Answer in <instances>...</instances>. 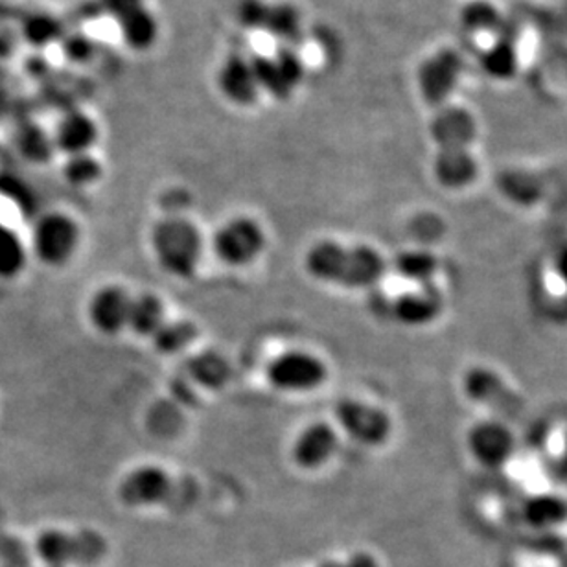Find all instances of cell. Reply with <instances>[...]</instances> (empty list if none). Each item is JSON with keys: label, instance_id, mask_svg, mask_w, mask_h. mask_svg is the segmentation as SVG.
Returning a JSON list of instances; mask_svg holds the SVG:
<instances>
[{"label": "cell", "instance_id": "1f68e13d", "mask_svg": "<svg viewBox=\"0 0 567 567\" xmlns=\"http://www.w3.org/2000/svg\"><path fill=\"white\" fill-rule=\"evenodd\" d=\"M267 12L269 4L264 0H242L238 7L240 23L244 24L245 29L264 30Z\"/></svg>", "mask_w": 567, "mask_h": 567}, {"label": "cell", "instance_id": "30bf717a", "mask_svg": "<svg viewBox=\"0 0 567 567\" xmlns=\"http://www.w3.org/2000/svg\"><path fill=\"white\" fill-rule=\"evenodd\" d=\"M258 86L275 98L290 97L302 80V63L297 54L282 51L269 57H258L253 62Z\"/></svg>", "mask_w": 567, "mask_h": 567}, {"label": "cell", "instance_id": "277c9868", "mask_svg": "<svg viewBox=\"0 0 567 567\" xmlns=\"http://www.w3.org/2000/svg\"><path fill=\"white\" fill-rule=\"evenodd\" d=\"M80 245V227L63 212L40 218L34 229L35 256L52 267L65 266Z\"/></svg>", "mask_w": 567, "mask_h": 567}, {"label": "cell", "instance_id": "8fae6325", "mask_svg": "<svg viewBox=\"0 0 567 567\" xmlns=\"http://www.w3.org/2000/svg\"><path fill=\"white\" fill-rule=\"evenodd\" d=\"M131 297L122 288L108 286L97 291L89 304V319L98 332L105 335L119 334L127 326L130 319Z\"/></svg>", "mask_w": 567, "mask_h": 567}, {"label": "cell", "instance_id": "44dd1931", "mask_svg": "<svg viewBox=\"0 0 567 567\" xmlns=\"http://www.w3.org/2000/svg\"><path fill=\"white\" fill-rule=\"evenodd\" d=\"M163 324H165V310H163V304H160L157 297L144 293V296L131 299L127 326H130L135 334L154 337L155 332H157Z\"/></svg>", "mask_w": 567, "mask_h": 567}, {"label": "cell", "instance_id": "d6986e66", "mask_svg": "<svg viewBox=\"0 0 567 567\" xmlns=\"http://www.w3.org/2000/svg\"><path fill=\"white\" fill-rule=\"evenodd\" d=\"M477 176V163L468 149H441L435 177L446 188L468 187Z\"/></svg>", "mask_w": 567, "mask_h": 567}, {"label": "cell", "instance_id": "8992f818", "mask_svg": "<svg viewBox=\"0 0 567 567\" xmlns=\"http://www.w3.org/2000/svg\"><path fill=\"white\" fill-rule=\"evenodd\" d=\"M335 416L348 437L365 446H378L391 435V420L381 409L359 402L341 400L335 408Z\"/></svg>", "mask_w": 567, "mask_h": 567}, {"label": "cell", "instance_id": "ffe728a7", "mask_svg": "<svg viewBox=\"0 0 567 567\" xmlns=\"http://www.w3.org/2000/svg\"><path fill=\"white\" fill-rule=\"evenodd\" d=\"M119 23L122 40L135 48V51H146L154 45L159 35V24L154 13L146 10V7L138 8L135 12L127 13L124 18L116 21Z\"/></svg>", "mask_w": 567, "mask_h": 567}, {"label": "cell", "instance_id": "9c48e42d", "mask_svg": "<svg viewBox=\"0 0 567 567\" xmlns=\"http://www.w3.org/2000/svg\"><path fill=\"white\" fill-rule=\"evenodd\" d=\"M174 482L157 466H141L130 471L120 482L119 498L127 507L159 505L170 500Z\"/></svg>", "mask_w": 567, "mask_h": 567}, {"label": "cell", "instance_id": "f546056e", "mask_svg": "<svg viewBox=\"0 0 567 567\" xmlns=\"http://www.w3.org/2000/svg\"><path fill=\"white\" fill-rule=\"evenodd\" d=\"M102 176V165L91 154L68 157L63 168V177L73 187H87L97 182Z\"/></svg>", "mask_w": 567, "mask_h": 567}, {"label": "cell", "instance_id": "6da1fadb", "mask_svg": "<svg viewBox=\"0 0 567 567\" xmlns=\"http://www.w3.org/2000/svg\"><path fill=\"white\" fill-rule=\"evenodd\" d=\"M307 267L312 277L343 288H369L386 273V262L378 251L367 245L343 247L335 242L313 245L308 251Z\"/></svg>", "mask_w": 567, "mask_h": 567}, {"label": "cell", "instance_id": "e0dca14e", "mask_svg": "<svg viewBox=\"0 0 567 567\" xmlns=\"http://www.w3.org/2000/svg\"><path fill=\"white\" fill-rule=\"evenodd\" d=\"M465 389L471 400L501 411V413H507L512 405H516L514 403L516 398L493 370L482 369V367L471 369L466 375Z\"/></svg>", "mask_w": 567, "mask_h": 567}, {"label": "cell", "instance_id": "7402d4cb", "mask_svg": "<svg viewBox=\"0 0 567 567\" xmlns=\"http://www.w3.org/2000/svg\"><path fill=\"white\" fill-rule=\"evenodd\" d=\"M21 35L29 45L43 46L54 45L56 41L63 40V24L52 13L34 12L29 13L21 23Z\"/></svg>", "mask_w": 567, "mask_h": 567}, {"label": "cell", "instance_id": "8d00e7d4", "mask_svg": "<svg viewBox=\"0 0 567 567\" xmlns=\"http://www.w3.org/2000/svg\"><path fill=\"white\" fill-rule=\"evenodd\" d=\"M46 567H56V566H46Z\"/></svg>", "mask_w": 567, "mask_h": 567}, {"label": "cell", "instance_id": "d6a6232c", "mask_svg": "<svg viewBox=\"0 0 567 567\" xmlns=\"http://www.w3.org/2000/svg\"><path fill=\"white\" fill-rule=\"evenodd\" d=\"M62 41L63 52H65V56H67L68 59H73V62H86L87 57L91 56V41L84 37V35H63Z\"/></svg>", "mask_w": 567, "mask_h": 567}, {"label": "cell", "instance_id": "2e32d148", "mask_svg": "<svg viewBox=\"0 0 567 567\" xmlns=\"http://www.w3.org/2000/svg\"><path fill=\"white\" fill-rule=\"evenodd\" d=\"M337 448V435L334 427L323 422L308 425L293 444V459L307 470L323 466Z\"/></svg>", "mask_w": 567, "mask_h": 567}, {"label": "cell", "instance_id": "5bb4252c", "mask_svg": "<svg viewBox=\"0 0 567 567\" xmlns=\"http://www.w3.org/2000/svg\"><path fill=\"white\" fill-rule=\"evenodd\" d=\"M218 86L222 89L223 97L238 105L255 102L260 92L255 65L242 56L229 57L227 62L223 63L218 75Z\"/></svg>", "mask_w": 567, "mask_h": 567}, {"label": "cell", "instance_id": "5b68a950", "mask_svg": "<svg viewBox=\"0 0 567 567\" xmlns=\"http://www.w3.org/2000/svg\"><path fill=\"white\" fill-rule=\"evenodd\" d=\"M266 245V236L258 223L249 218H236L218 231L214 251L229 266H245L256 260Z\"/></svg>", "mask_w": 567, "mask_h": 567}, {"label": "cell", "instance_id": "cb8c5ba5", "mask_svg": "<svg viewBox=\"0 0 567 567\" xmlns=\"http://www.w3.org/2000/svg\"><path fill=\"white\" fill-rule=\"evenodd\" d=\"M188 375L201 386L218 389L222 387L231 376L229 364L222 356H218L214 352H204L199 356H193L187 364Z\"/></svg>", "mask_w": 567, "mask_h": 567}, {"label": "cell", "instance_id": "603a6c76", "mask_svg": "<svg viewBox=\"0 0 567 567\" xmlns=\"http://www.w3.org/2000/svg\"><path fill=\"white\" fill-rule=\"evenodd\" d=\"M520 57L511 41H496L481 56V67L496 80H511L518 73Z\"/></svg>", "mask_w": 567, "mask_h": 567}, {"label": "cell", "instance_id": "ba28073f", "mask_svg": "<svg viewBox=\"0 0 567 567\" xmlns=\"http://www.w3.org/2000/svg\"><path fill=\"white\" fill-rule=\"evenodd\" d=\"M463 75V59L452 48H444L427 57L419 70V87L425 102L441 105L446 102Z\"/></svg>", "mask_w": 567, "mask_h": 567}, {"label": "cell", "instance_id": "83f0119b", "mask_svg": "<svg viewBox=\"0 0 567 567\" xmlns=\"http://www.w3.org/2000/svg\"><path fill=\"white\" fill-rule=\"evenodd\" d=\"M460 23L471 34H487L498 30L501 23V15L498 8L487 2V0H474L466 4L460 12Z\"/></svg>", "mask_w": 567, "mask_h": 567}, {"label": "cell", "instance_id": "e575fe53", "mask_svg": "<svg viewBox=\"0 0 567 567\" xmlns=\"http://www.w3.org/2000/svg\"><path fill=\"white\" fill-rule=\"evenodd\" d=\"M343 567H380V564L369 553H356L343 562Z\"/></svg>", "mask_w": 567, "mask_h": 567}, {"label": "cell", "instance_id": "836d02e7", "mask_svg": "<svg viewBox=\"0 0 567 567\" xmlns=\"http://www.w3.org/2000/svg\"><path fill=\"white\" fill-rule=\"evenodd\" d=\"M98 2L103 12L109 13L116 21L144 7V0H98Z\"/></svg>", "mask_w": 567, "mask_h": 567}, {"label": "cell", "instance_id": "9a60e30c", "mask_svg": "<svg viewBox=\"0 0 567 567\" xmlns=\"http://www.w3.org/2000/svg\"><path fill=\"white\" fill-rule=\"evenodd\" d=\"M97 141V122L89 114L81 113V111H70V113L65 114L59 120L56 133H54L56 149L68 155V157L89 154Z\"/></svg>", "mask_w": 567, "mask_h": 567}, {"label": "cell", "instance_id": "4fadbf2b", "mask_svg": "<svg viewBox=\"0 0 567 567\" xmlns=\"http://www.w3.org/2000/svg\"><path fill=\"white\" fill-rule=\"evenodd\" d=\"M468 446L481 465H507L511 459L512 437L500 422H482L477 424L468 435Z\"/></svg>", "mask_w": 567, "mask_h": 567}, {"label": "cell", "instance_id": "4316f807", "mask_svg": "<svg viewBox=\"0 0 567 567\" xmlns=\"http://www.w3.org/2000/svg\"><path fill=\"white\" fill-rule=\"evenodd\" d=\"M438 262L432 253L425 251H405L400 253L394 260V269L413 282L424 284L437 271Z\"/></svg>", "mask_w": 567, "mask_h": 567}, {"label": "cell", "instance_id": "7c38bea8", "mask_svg": "<svg viewBox=\"0 0 567 567\" xmlns=\"http://www.w3.org/2000/svg\"><path fill=\"white\" fill-rule=\"evenodd\" d=\"M476 133V120L463 108L441 109L432 122L433 141L441 149H468Z\"/></svg>", "mask_w": 567, "mask_h": 567}, {"label": "cell", "instance_id": "d4e9b609", "mask_svg": "<svg viewBox=\"0 0 567 567\" xmlns=\"http://www.w3.org/2000/svg\"><path fill=\"white\" fill-rule=\"evenodd\" d=\"M26 247L12 229L0 223V278H13L26 266Z\"/></svg>", "mask_w": 567, "mask_h": 567}, {"label": "cell", "instance_id": "484cf974", "mask_svg": "<svg viewBox=\"0 0 567 567\" xmlns=\"http://www.w3.org/2000/svg\"><path fill=\"white\" fill-rule=\"evenodd\" d=\"M264 30L284 43L299 40V35H301L299 12L290 4H269Z\"/></svg>", "mask_w": 567, "mask_h": 567}, {"label": "cell", "instance_id": "3957f363", "mask_svg": "<svg viewBox=\"0 0 567 567\" xmlns=\"http://www.w3.org/2000/svg\"><path fill=\"white\" fill-rule=\"evenodd\" d=\"M35 549L46 566L65 567L68 564L89 566L105 555L108 544L100 534L92 531L70 534L51 529L40 534V538L35 542Z\"/></svg>", "mask_w": 567, "mask_h": 567}, {"label": "cell", "instance_id": "52a82bcc", "mask_svg": "<svg viewBox=\"0 0 567 567\" xmlns=\"http://www.w3.org/2000/svg\"><path fill=\"white\" fill-rule=\"evenodd\" d=\"M324 376V365L307 352H286L267 367V378L280 391H312Z\"/></svg>", "mask_w": 567, "mask_h": 567}, {"label": "cell", "instance_id": "4dcf8cb0", "mask_svg": "<svg viewBox=\"0 0 567 567\" xmlns=\"http://www.w3.org/2000/svg\"><path fill=\"white\" fill-rule=\"evenodd\" d=\"M19 148L23 152L24 157L41 163V160L51 159L52 149L56 148V144H54V138H48L43 131L30 127L19 138Z\"/></svg>", "mask_w": 567, "mask_h": 567}, {"label": "cell", "instance_id": "7a4b0ae2", "mask_svg": "<svg viewBox=\"0 0 567 567\" xmlns=\"http://www.w3.org/2000/svg\"><path fill=\"white\" fill-rule=\"evenodd\" d=\"M155 255L166 273L174 277H192L198 269L203 240L192 223L181 218H168L152 234Z\"/></svg>", "mask_w": 567, "mask_h": 567}, {"label": "cell", "instance_id": "f1b7e54d", "mask_svg": "<svg viewBox=\"0 0 567 567\" xmlns=\"http://www.w3.org/2000/svg\"><path fill=\"white\" fill-rule=\"evenodd\" d=\"M198 335V329L187 321L177 323H165L155 332L154 341L157 351L163 354H176V352L187 348Z\"/></svg>", "mask_w": 567, "mask_h": 567}, {"label": "cell", "instance_id": "d590c367", "mask_svg": "<svg viewBox=\"0 0 567 567\" xmlns=\"http://www.w3.org/2000/svg\"><path fill=\"white\" fill-rule=\"evenodd\" d=\"M319 567H343V562L340 560H326Z\"/></svg>", "mask_w": 567, "mask_h": 567}, {"label": "cell", "instance_id": "ac0fdd59", "mask_svg": "<svg viewBox=\"0 0 567 567\" xmlns=\"http://www.w3.org/2000/svg\"><path fill=\"white\" fill-rule=\"evenodd\" d=\"M443 310V297L433 286H422L419 291H411L398 297L392 304V313L400 323L408 326L432 323Z\"/></svg>", "mask_w": 567, "mask_h": 567}]
</instances>
